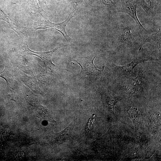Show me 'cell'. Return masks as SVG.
I'll return each mask as SVG.
<instances>
[{"mask_svg": "<svg viewBox=\"0 0 161 161\" xmlns=\"http://www.w3.org/2000/svg\"><path fill=\"white\" fill-rule=\"evenodd\" d=\"M96 55L93 57H79L75 60L81 68L80 76L94 75L102 77L103 70L98 69L94 64Z\"/></svg>", "mask_w": 161, "mask_h": 161, "instance_id": "6da1fadb", "label": "cell"}, {"mask_svg": "<svg viewBox=\"0 0 161 161\" xmlns=\"http://www.w3.org/2000/svg\"><path fill=\"white\" fill-rule=\"evenodd\" d=\"M121 6L118 12L127 13L132 18L138 26L140 30L144 33L148 34L147 30L140 22L136 13V8L138 4L137 0H120Z\"/></svg>", "mask_w": 161, "mask_h": 161, "instance_id": "7a4b0ae2", "label": "cell"}, {"mask_svg": "<svg viewBox=\"0 0 161 161\" xmlns=\"http://www.w3.org/2000/svg\"><path fill=\"white\" fill-rule=\"evenodd\" d=\"M24 54L25 55H35L40 58L44 62L46 69H52L56 66L52 61V58L54 52L58 49L62 47L57 46L53 49L47 52H35L31 50L28 48L27 43L22 45Z\"/></svg>", "mask_w": 161, "mask_h": 161, "instance_id": "3957f363", "label": "cell"}, {"mask_svg": "<svg viewBox=\"0 0 161 161\" xmlns=\"http://www.w3.org/2000/svg\"><path fill=\"white\" fill-rule=\"evenodd\" d=\"M76 13L75 10L73 11L64 21L60 23H53L49 21L47 19H45L46 20L44 22L38 23V29H51L58 30L62 33L67 41L69 42L71 39L66 31L65 27L71 19L74 16Z\"/></svg>", "mask_w": 161, "mask_h": 161, "instance_id": "277c9868", "label": "cell"}, {"mask_svg": "<svg viewBox=\"0 0 161 161\" xmlns=\"http://www.w3.org/2000/svg\"><path fill=\"white\" fill-rule=\"evenodd\" d=\"M118 39L121 46L131 45L135 42L136 35L132 26H126L122 27Z\"/></svg>", "mask_w": 161, "mask_h": 161, "instance_id": "5b68a950", "label": "cell"}, {"mask_svg": "<svg viewBox=\"0 0 161 161\" xmlns=\"http://www.w3.org/2000/svg\"><path fill=\"white\" fill-rule=\"evenodd\" d=\"M152 60V58L143 59L136 58L132 60L130 63L126 65L117 66L116 70L118 76L129 75L134 74L133 71L134 68L139 63L145 61Z\"/></svg>", "mask_w": 161, "mask_h": 161, "instance_id": "8992f818", "label": "cell"}, {"mask_svg": "<svg viewBox=\"0 0 161 161\" xmlns=\"http://www.w3.org/2000/svg\"><path fill=\"white\" fill-rule=\"evenodd\" d=\"M139 4L149 16L155 14L161 0H137Z\"/></svg>", "mask_w": 161, "mask_h": 161, "instance_id": "52a82bcc", "label": "cell"}, {"mask_svg": "<svg viewBox=\"0 0 161 161\" xmlns=\"http://www.w3.org/2000/svg\"><path fill=\"white\" fill-rule=\"evenodd\" d=\"M101 2L112 12H118L119 7V0H100Z\"/></svg>", "mask_w": 161, "mask_h": 161, "instance_id": "ba28073f", "label": "cell"}, {"mask_svg": "<svg viewBox=\"0 0 161 161\" xmlns=\"http://www.w3.org/2000/svg\"><path fill=\"white\" fill-rule=\"evenodd\" d=\"M70 129L71 128L69 126L68 127L63 131L59 133V134L57 137L58 141L62 142L66 139L69 135Z\"/></svg>", "mask_w": 161, "mask_h": 161, "instance_id": "9c48e42d", "label": "cell"}, {"mask_svg": "<svg viewBox=\"0 0 161 161\" xmlns=\"http://www.w3.org/2000/svg\"><path fill=\"white\" fill-rule=\"evenodd\" d=\"M83 0H73V4L75 10H77L76 8L78 7L79 4Z\"/></svg>", "mask_w": 161, "mask_h": 161, "instance_id": "30bf717a", "label": "cell"}]
</instances>
